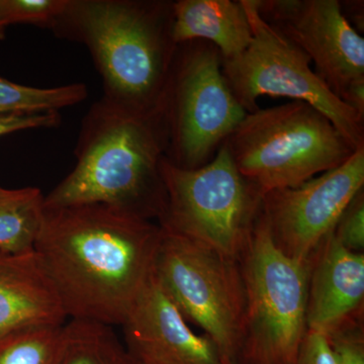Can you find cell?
<instances>
[{"label":"cell","instance_id":"cell-1","mask_svg":"<svg viewBox=\"0 0 364 364\" xmlns=\"http://www.w3.org/2000/svg\"><path fill=\"white\" fill-rule=\"evenodd\" d=\"M161 227L102 205L45 208L35 253L68 320L123 326L153 273Z\"/></svg>","mask_w":364,"mask_h":364},{"label":"cell","instance_id":"cell-2","mask_svg":"<svg viewBox=\"0 0 364 364\" xmlns=\"http://www.w3.org/2000/svg\"><path fill=\"white\" fill-rule=\"evenodd\" d=\"M167 147L162 111L141 114L102 97L83 117L73 169L44 196V208L102 205L158 224Z\"/></svg>","mask_w":364,"mask_h":364},{"label":"cell","instance_id":"cell-3","mask_svg":"<svg viewBox=\"0 0 364 364\" xmlns=\"http://www.w3.org/2000/svg\"><path fill=\"white\" fill-rule=\"evenodd\" d=\"M170 0H68L52 26L57 38L85 45L104 98L129 109L161 111L177 50Z\"/></svg>","mask_w":364,"mask_h":364},{"label":"cell","instance_id":"cell-4","mask_svg":"<svg viewBox=\"0 0 364 364\" xmlns=\"http://www.w3.org/2000/svg\"><path fill=\"white\" fill-rule=\"evenodd\" d=\"M224 145L263 196L337 168L358 151L324 114L296 100L246 114Z\"/></svg>","mask_w":364,"mask_h":364},{"label":"cell","instance_id":"cell-5","mask_svg":"<svg viewBox=\"0 0 364 364\" xmlns=\"http://www.w3.org/2000/svg\"><path fill=\"white\" fill-rule=\"evenodd\" d=\"M161 172L166 207L162 229L240 262L262 212L263 195L245 178L223 144L198 169H181L166 159Z\"/></svg>","mask_w":364,"mask_h":364},{"label":"cell","instance_id":"cell-6","mask_svg":"<svg viewBox=\"0 0 364 364\" xmlns=\"http://www.w3.org/2000/svg\"><path fill=\"white\" fill-rule=\"evenodd\" d=\"M240 265L246 308L234 364H294L306 333L310 261L275 245L262 208Z\"/></svg>","mask_w":364,"mask_h":364},{"label":"cell","instance_id":"cell-7","mask_svg":"<svg viewBox=\"0 0 364 364\" xmlns=\"http://www.w3.org/2000/svg\"><path fill=\"white\" fill-rule=\"evenodd\" d=\"M161 111L166 159L188 170L207 165L247 114L223 76L219 50L202 40L177 46Z\"/></svg>","mask_w":364,"mask_h":364},{"label":"cell","instance_id":"cell-8","mask_svg":"<svg viewBox=\"0 0 364 364\" xmlns=\"http://www.w3.org/2000/svg\"><path fill=\"white\" fill-rule=\"evenodd\" d=\"M253 39L236 58L222 59V73L244 111L259 109L260 97L306 102L324 114L356 149H364V119L330 90L310 58L261 18L255 0H240Z\"/></svg>","mask_w":364,"mask_h":364},{"label":"cell","instance_id":"cell-9","mask_svg":"<svg viewBox=\"0 0 364 364\" xmlns=\"http://www.w3.org/2000/svg\"><path fill=\"white\" fill-rule=\"evenodd\" d=\"M153 274L184 318L202 328L224 360L235 363L246 308L240 262L161 228Z\"/></svg>","mask_w":364,"mask_h":364},{"label":"cell","instance_id":"cell-10","mask_svg":"<svg viewBox=\"0 0 364 364\" xmlns=\"http://www.w3.org/2000/svg\"><path fill=\"white\" fill-rule=\"evenodd\" d=\"M363 188L360 149L337 168L294 188L269 191L263 196V214L275 245L289 257L310 261Z\"/></svg>","mask_w":364,"mask_h":364},{"label":"cell","instance_id":"cell-11","mask_svg":"<svg viewBox=\"0 0 364 364\" xmlns=\"http://www.w3.org/2000/svg\"><path fill=\"white\" fill-rule=\"evenodd\" d=\"M268 25L299 48L315 73L343 102L364 79V39L347 21L338 0H255Z\"/></svg>","mask_w":364,"mask_h":364},{"label":"cell","instance_id":"cell-12","mask_svg":"<svg viewBox=\"0 0 364 364\" xmlns=\"http://www.w3.org/2000/svg\"><path fill=\"white\" fill-rule=\"evenodd\" d=\"M122 328L141 364H224L217 345L189 328L153 273Z\"/></svg>","mask_w":364,"mask_h":364},{"label":"cell","instance_id":"cell-13","mask_svg":"<svg viewBox=\"0 0 364 364\" xmlns=\"http://www.w3.org/2000/svg\"><path fill=\"white\" fill-rule=\"evenodd\" d=\"M310 263L306 331L329 337L363 321L364 254L345 248L332 232Z\"/></svg>","mask_w":364,"mask_h":364},{"label":"cell","instance_id":"cell-14","mask_svg":"<svg viewBox=\"0 0 364 364\" xmlns=\"http://www.w3.org/2000/svg\"><path fill=\"white\" fill-rule=\"evenodd\" d=\"M67 320L35 251H0V339L26 328L63 325Z\"/></svg>","mask_w":364,"mask_h":364},{"label":"cell","instance_id":"cell-15","mask_svg":"<svg viewBox=\"0 0 364 364\" xmlns=\"http://www.w3.org/2000/svg\"><path fill=\"white\" fill-rule=\"evenodd\" d=\"M172 9V33L177 45L205 41L218 48L223 60H230L252 42V31L240 0H176Z\"/></svg>","mask_w":364,"mask_h":364},{"label":"cell","instance_id":"cell-16","mask_svg":"<svg viewBox=\"0 0 364 364\" xmlns=\"http://www.w3.org/2000/svg\"><path fill=\"white\" fill-rule=\"evenodd\" d=\"M44 195L37 188L0 191V251H35L44 221Z\"/></svg>","mask_w":364,"mask_h":364},{"label":"cell","instance_id":"cell-17","mask_svg":"<svg viewBox=\"0 0 364 364\" xmlns=\"http://www.w3.org/2000/svg\"><path fill=\"white\" fill-rule=\"evenodd\" d=\"M58 364H141L112 326L95 321L67 320Z\"/></svg>","mask_w":364,"mask_h":364},{"label":"cell","instance_id":"cell-18","mask_svg":"<svg viewBox=\"0 0 364 364\" xmlns=\"http://www.w3.org/2000/svg\"><path fill=\"white\" fill-rule=\"evenodd\" d=\"M87 95L83 83L39 88L0 77V117L59 112L64 107L80 104Z\"/></svg>","mask_w":364,"mask_h":364},{"label":"cell","instance_id":"cell-19","mask_svg":"<svg viewBox=\"0 0 364 364\" xmlns=\"http://www.w3.org/2000/svg\"><path fill=\"white\" fill-rule=\"evenodd\" d=\"M64 325L26 328L0 339V364H58Z\"/></svg>","mask_w":364,"mask_h":364},{"label":"cell","instance_id":"cell-20","mask_svg":"<svg viewBox=\"0 0 364 364\" xmlns=\"http://www.w3.org/2000/svg\"><path fill=\"white\" fill-rule=\"evenodd\" d=\"M68 0H0V21L7 26L28 23L49 28L63 13Z\"/></svg>","mask_w":364,"mask_h":364},{"label":"cell","instance_id":"cell-21","mask_svg":"<svg viewBox=\"0 0 364 364\" xmlns=\"http://www.w3.org/2000/svg\"><path fill=\"white\" fill-rule=\"evenodd\" d=\"M335 238L345 248L355 253L364 250V191L354 196L339 218L334 231Z\"/></svg>","mask_w":364,"mask_h":364},{"label":"cell","instance_id":"cell-22","mask_svg":"<svg viewBox=\"0 0 364 364\" xmlns=\"http://www.w3.org/2000/svg\"><path fill=\"white\" fill-rule=\"evenodd\" d=\"M363 321L327 337L338 364H364Z\"/></svg>","mask_w":364,"mask_h":364},{"label":"cell","instance_id":"cell-23","mask_svg":"<svg viewBox=\"0 0 364 364\" xmlns=\"http://www.w3.org/2000/svg\"><path fill=\"white\" fill-rule=\"evenodd\" d=\"M294 364H338V360L325 335L306 331Z\"/></svg>","mask_w":364,"mask_h":364},{"label":"cell","instance_id":"cell-24","mask_svg":"<svg viewBox=\"0 0 364 364\" xmlns=\"http://www.w3.org/2000/svg\"><path fill=\"white\" fill-rule=\"evenodd\" d=\"M60 124L61 114L59 112L2 116L0 117V136L31 129L55 128Z\"/></svg>","mask_w":364,"mask_h":364},{"label":"cell","instance_id":"cell-25","mask_svg":"<svg viewBox=\"0 0 364 364\" xmlns=\"http://www.w3.org/2000/svg\"><path fill=\"white\" fill-rule=\"evenodd\" d=\"M340 6H341L342 14L346 18L347 21L354 28L358 26L356 31H363V1H340ZM359 33V32H358Z\"/></svg>","mask_w":364,"mask_h":364},{"label":"cell","instance_id":"cell-26","mask_svg":"<svg viewBox=\"0 0 364 364\" xmlns=\"http://www.w3.org/2000/svg\"><path fill=\"white\" fill-rule=\"evenodd\" d=\"M6 26L0 21V40L4 39V35H6Z\"/></svg>","mask_w":364,"mask_h":364},{"label":"cell","instance_id":"cell-27","mask_svg":"<svg viewBox=\"0 0 364 364\" xmlns=\"http://www.w3.org/2000/svg\"><path fill=\"white\" fill-rule=\"evenodd\" d=\"M224 364H234V363H232L231 361L224 360Z\"/></svg>","mask_w":364,"mask_h":364},{"label":"cell","instance_id":"cell-28","mask_svg":"<svg viewBox=\"0 0 364 364\" xmlns=\"http://www.w3.org/2000/svg\"><path fill=\"white\" fill-rule=\"evenodd\" d=\"M1 189H2V188H1V186H0V191H1Z\"/></svg>","mask_w":364,"mask_h":364}]
</instances>
